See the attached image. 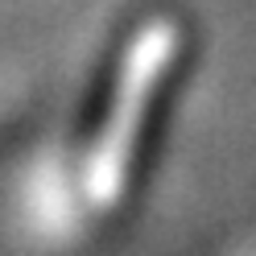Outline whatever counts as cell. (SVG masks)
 Here are the masks:
<instances>
[{"mask_svg":"<svg viewBox=\"0 0 256 256\" xmlns=\"http://www.w3.org/2000/svg\"><path fill=\"white\" fill-rule=\"evenodd\" d=\"M178 34L174 25L157 21L149 29H140V38L132 42V50L124 54V66L116 74V91H112V108L104 116L100 140L91 149L87 162V186L95 202H116V194L128 182V166H132L136 140H140V124H145L149 100L157 95V83L174 58Z\"/></svg>","mask_w":256,"mask_h":256,"instance_id":"6da1fadb","label":"cell"}]
</instances>
